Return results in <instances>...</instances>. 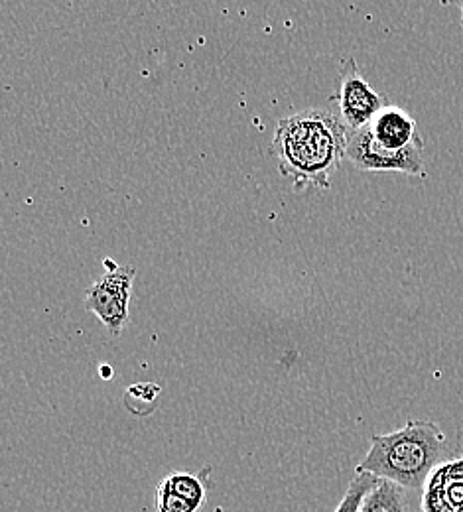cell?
I'll return each mask as SVG.
<instances>
[{
	"label": "cell",
	"mask_w": 463,
	"mask_h": 512,
	"mask_svg": "<svg viewBox=\"0 0 463 512\" xmlns=\"http://www.w3.org/2000/svg\"><path fill=\"white\" fill-rule=\"evenodd\" d=\"M446 446V434L436 422L410 420L397 432L373 436L355 473H373L406 491H418L442 461Z\"/></svg>",
	"instance_id": "7a4b0ae2"
},
{
	"label": "cell",
	"mask_w": 463,
	"mask_h": 512,
	"mask_svg": "<svg viewBox=\"0 0 463 512\" xmlns=\"http://www.w3.org/2000/svg\"><path fill=\"white\" fill-rule=\"evenodd\" d=\"M134 276L136 270L131 266L125 268L115 264L95 280L87 292V310L95 314L113 335H119L129 323Z\"/></svg>",
	"instance_id": "3957f363"
},
{
	"label": "cell",
	"mask_w": 463,
	"mask_h": 512,
	"mask_svg": "<svg viewBox=\"0 0 463 512\" xmlns=\"http://www.w3.org/2000/svg\"><path fill=\"white\" fill-rule=\"evenodd\" d=\"M379 483V477H375L373 473H355V477L351 479L341 503L337 505L335 512H359L361 503L365 501V497L369 495V491Z\"/></svg>",
	"instance_id": "9c48e42d"
},
{
	"label": "cell",
	"mask_w": 463,
	"mask_h": 512,
	"mask_svg": "<svg viewBox=\"0 0 463 512\" xmlns=\"http://www.w3.org/2000/svg\"><path fill=\"white\" fill-rule=\"evenodd\" d=\"M456 6H458V8H460V10H462V26H463V2H458V4H456Z\"/></svg>",
	"instance_id": "7c38bea8"
},
{
	"label": "cell",
	"mask_w": 463,
	"mask_h": 512,
	"mask_svg": "<svg viewBox=\"0 0 463 512\" xmlns=\"http://www.w3.org/2000/svg\"><path fill=\"white\" fill-rule=\"evenodd\" d=\"M424 146H414L404 152H385L373 138L369 127L357 132H349L345 160L351 162L361 172H400L406 176H426V166L422 158Z\"/></svg>",
	"instance_id": "5b68a950"
},
{
	"label": "cell",
	"mask_w": 463,
	"mask_h": 512,
	"mask_svg": "<svg viewBox=\"0 0 463 512\" xmlns=\"http://www.w3.org/2000/svg\"><path fill=\"white\" fill-rule=\"evenodd\" d=\"M168 489H172L176 495L184 497L192 505L201 507L205 503V485L198 475L188 471H174L162 481Z\"/></svg>",
	"instance_id": "ba28073f"
},
{
	"label": "cell",
	"mask_w": 463,
	"mask_h": 512,
	"mask_svg": "<svg viewBox=\"0 0 463 512\" xmlns=\"http://www.w3.org/2000/svg\"><path fill=\"white\" fill-rule=\"evenodd\" d=\"M337 113L349 132L369 127L371 121L389 105L387 97L377 93L359 73L353 58H349L339 73V89L333 97Z\"/></svg>",
	"instance_id": "277c9868"
},
{
	"label": "cell",
	"mask_w": 463,
	"mask_h": 512,
	"mask_svg": "<svg viewBox=\"0 0 463 512\" xmlns=\"http://www.w3.org/2000/svg\"><path fill=\"white\" fill-rule=\"evenodd\" d=\"M359 512H406V489L397 483L379 479L361 503Z\"/></svg>",
	"instance_id": "52a82bcc"
},
{
	"label": "cell",
	"mask_w": 463,
	"mask_h": 512,
	"mask_svg": "<svg viewBox=\"0 0 463 512\" xmlns=\"http://www.w3.org/2000/svg\"><path fill=\"white\" fill-rule=\"evenodd\" d=\"M101 375H103V379H109V377H113V369L103 367V369H101Z\"/></svg>",
	"instance_id": "8fae6325"
},
{
	"label": "cell",
	"mask_w": 463,
	"mask_h": 512,
	"mask_svg": "<svg viewBox=\"0 0 463 512\" xmlns=\"http://www.w3.org/2000/svg\"><path fill=\"white\" fill-rule=\"evenodd\" d=\"M154 507L158 512H198V507L186 501L184 497L176 495L172 489H168L164 483L156 487L154 495Z\"/></svg>",
	"instance_id": "30bf717a"
},
{
	"label": "cell",
	"mask_w": 463,
	"mask_h": 512,
	"mask_svg": "<svg viewBox=\"0 0 463 512\" xmlns=\"http://www.w3.org/2000/svg\"><path fill=\"white\" fill-rule=\"evenodd\" d=\"M347 140L349 130L337 111L306 109L278 123L270 152L296 192L328 190L331 174L345 160Z\"/></svg>",
	"instance_id": "6da1fadb"
},
{
	"label": "cell",
	"mask_w": 463,
	"mask_h": 512,
	"mask_svg": "<svg viewBox=\"0 0 463 512\" xmlns=\"http://www.w3.org/2000/svg\"><path fill=\"white\" fill-rule=\"evenodd\" d=\"M373 142L385 152H404L414 146H424L416 121L408 111L387 105L369 125Z\"/></svg>",
	"instance_id": "8992f818"
}]
</instances>
